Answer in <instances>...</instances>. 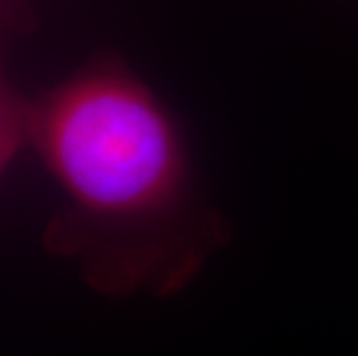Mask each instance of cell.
I'll list each match as a JSON object with an SVG mask.
<instances>
[{
	"label": "cell",
	"mask_w": 358,
	"mask_h": 356,
	"mask_svg": "<svg viewBox=\"0 0 358 356\" xmlns=\"http://www.w3.org/2000/svg\"><path fill=\"white\" fill-rule=\"evenodd\" d=\"M7 35V33H5ZM5 35L0 33V176L21 150L28 148V104L5 67Z\"/></svg>",
	"instance_id": "7a4b0ae2"
},
{
	"label": "cell",
	"mask_w": 358,
	"mask_h": 356,
	"mask_svg": "<svg viewBox=\"0 0 358 356\" xmlns=\"http://www.w3.org/2000/svg\"><path fill=\"white\" fill-rule=\"evenodd\" d=\"M28 148L60 192L42 248L102 297H171L231 241L176 113L123 58L93 56L30 97Z\"/></svg>",
	"instance_id": "6da1fadb"
}]
</instances>
